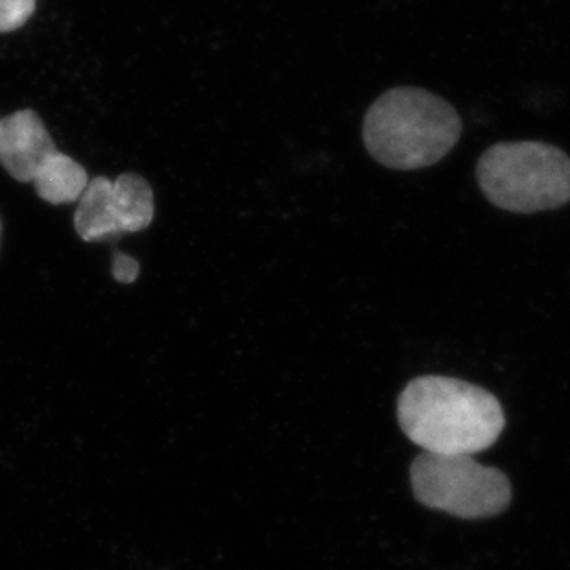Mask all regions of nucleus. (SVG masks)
I'll list each match as a JSON object with an SVG mask.
<instances>
[{
	"label": "nucleus",
	"instance_id": "obj_1",
	"mask_svg": "<svg viewBox=\"0 0 570 570\" xmlns=\"http://www.w3.org/2000/svg\"><path fill=\"white\" fill-rule=\"evenodd\" d=\"M399 425L410 442L432 454H468L490 449L507 417L493 393L451 377L414 379L397 403Z\"/></svg>",
	"mask_w": 570,
	"mask_h": 570
},
{
	"label": "nucleus",
	"instance_id": "obj_3",
	"mask_svg": "<svg viewBox=\"0 0 570 570\" xmlns=\"http://www.w3.org/2000/svg\"><path fill=\"white\" fill-rule=\"evenodd\" d=\"M476 181L485 199L508 213L560 209L570 202V157L539 140L499 142L480 156Z\"/></svg>",
	"mask_w": 570,
	"mask_h": 570
},
{
	"label": "nucleus",
	"instance_id": "obj_5",
	"mask_svg": "<svg viewBox=\"0 0 570 570\" xmlns=\"http://www.w3.org/2000/svg\"><path fill=\"white\" fill-rule=\"evenodd\" d=\"M0 165L17 181L32 184L47 204H75L89 184L86 168L56 148L32 109L0 119Z\"/></svg>",
	"mask_w": 570,
	"mask_h": 570
},
{
	"label": "nucleus",
	"instance_id": "obj_7",
	"mask_svg": "<svg viewBox=\"0 0 570 570\" xmlns=\"http://www.w3.org/2000/svg\"><path fill=\"white\" fill-rule=\"evenodd\" d=\"M36 11V0H0V33L24 27Z\"/></svg>",
	"mask_w": 570,
	"mask_h": 570
},
{
	"label": "nucleus",
	"instance_id": "obj_6",
	"mask_svg": "<svg viewBox=\"0 0 570 570\" xmlns=\"http://www.w3.org/2000/svg\"><path fill=\"white\" fill-rule=\"evenodd\" d=\"M156 215L154 190L139 174L111 179L98 176L78 199L75 229L86 243H98L122 233L145 232Z\"/></svg>",
	"mask_w": 570,
	"mask_h": 570
},
{
	"label": "nucleus",
	"instance_id": "obj_8",
	"mask_svg": "<svg viewBox=\"0 0 570 570\" xmlns=\"http://www.w3.org/2000/svg\"><path fill=\"white\" fill-rule=\"evenodd\" d=\"M114 275L119 283H134L139 275V264L128 255L115 254Z\"/></svg>",
	"mask_w": 570,
	"mask_h": 570
},
{
	"label": "nucleus",
	"instance_id": "obj_4",
	"mask_svg": "<svg viewBox=\"0 0 570 570\" xmlns=\"http://www.w3.org/2000/svg\"><path fill=\"white\" fill-rule=\"evenodd\" d=\"M417 501L460 519H490L510 507L511 484L499 469L484 468L468 454L423 452L410 469Z\"/></svg>",
	"mask_w": 570,
	"mask_h": 570
},
{
	"label": "nucleus",
	"instance_id": "obj_2",
	"mask_svg": "<svg viewBox=\"0 0 570 570\" xmlns=\"http://www.w3.org/2000/svg\"><path fill=\"white\" fill-rule=\"evenodd\" d=\"M462 131L460 115L443 98L421 87H393L367 109L362 137L382 167L409 173L442 161Z\"/></svg>",
	"mask_w": 570,
	"mask_h": 570
}]
</instances>
